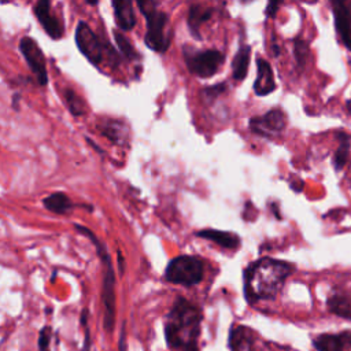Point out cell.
Instances as JSON below:
<instances>
[{"mask_svg":"<svg viewBox=\"0 0 351 351\" xmlns=\"http://www.w3.org/2000/svg\"><path fill=\"white\" fill-rule=\"evenodd\" d=\"M313 346L317 351H351V332L318 335Z\"/></svg>","mask_w":351,"mask_h":351,"instance_id":"obj_12","label":"cell"},{"mask_svg":"<svg viewBox=\"0 0 351 351\" xmlns=\"http://www.w3.org/2000/svg\"><path fill=\"white\" fill-rule=\"evenodd\" d=\"M271 51H273V56H278L280 55V52H281V48H280V44L276 41V38H274V36H273V38H271Z\"/></svg>","mask_w":351,"mask_h":351,"instance_id":"obj_31","label":"cell"},{"mask_svg":"<svg viewBox=\"0 0 351 351\" xmlns=\"http://www.w3.org/2000/svg\"><path fill=\"white\" fill-rule=\"evenodd\" d=\"M118 269H119V273L121 274H123V270H125V259H123V256H122V254H121V251L118 250Z\"/></svg>","mask_w":351,"mask_h":351,"instance_id":"obj_32","label":"cell"},{"mask_svg":"<svg viewBox=\"0 0 351 351\" xmlns=\"http://www.w3.org/2000/svg\"><path fill=\"white\" fill-rule=\"evenodd\" d=\"M81 326L84 328V344H82V348L80 351H89L90 350V333H89L88 322L81 324Z\"/></svg>","mask_w":351,"mask_h":351,"instance_id":"obj_29","label":"cell"},{"mask_svg":"<svg viewBox=\"0 0 351 351\" xmlns=\"http://www.w3.org/2000/svg\"><path fill=\"white\" fill-rule=\"evenodd\" d=\"M204 266L195 255H181L171 259L165 270V278L171 284L192 287L203 280Z\"/></svg>","mask_w":351,"mask_h":351,"instance_id":"obj_7","label":"cell"},{"mask_svg":"<svg viewBox=\"0 0 351 351\" xmlns=\"http://www.w3.org/2000/svg\"><path fill=\"white\" fill-rule=\"evenodd\" d=\"M51 335H52V330L49 326H44L40 333H38V340H37V344H38V350L40 351H49V341H51Z\"/></svg>","mask_w":351,"mask_h":351,"instance_id":"obj_27","label":"cell"},{"mask_svg":"<svg viewBox=\"0 0 351 351\" xmlns=\"http://www.w3.org/2000/svg\"><path fill=\"white\" fill-rule=\"evenodd\" d=\"M88 4H90V5H96L97 3H99V0H85Z\"/></svg>","mask_w":351,"mask_h":351,"instance_id":"obj_35","label":"cell"},{"mask_svg":"<svg viewBox=\"0 0 351 351\" xmlns=\"http://www.w3.org/2000/svg\"><path fill=\"white\" fill-rule=\"evenodd\" d=\"M74 229L90 240L103 265V285H101V303L104 307L103 326L107 333H112L114 325H115V271L111 262V256L106 245L89 228L80 223H74Z\"/></svg>","mask_w":351,"mask_h":351,"instance_id":"obj_3","label":"cell"},{"mask_svg":"<svg viewBox=\"0 0 351 351\" xmlns=\"http://www.w3.org/2000/svg\"><path fill=\"white\" fill-rule=\"evenodd\" d=\"M328 308L332 314L351 321V296L333 295L328 299Z\"/></svg>","mask_w":351,"mask_h":351,"instance_id":"obj_22","label":"cell"},{"mask_svg":"<svg viewBox=\"0 0 351 351\" xmlns=\"http://www.w3.org/2000/svg\"><path fill=\"white\" fill-rule=\"evenodd\" d=\"M346 108H347L348 114L351 115V99H350V100H347V103H346Z\"/></svg>","mask_w":351,"mask_h":351,"instance_id":"obj_34","label":"cell"},{"mask_svg":"<svg viewBox=\"0 0 351 351\" xmlns=\"http://www.w3.org/2000/svg\"><path fill=\"white\" fill-rule=\"evenodd\" d=\"M182 55L188 71L200 78L217 74L225 60V55L218 49H196L188 44L182 47Z\"/></svg>","mask_w":351,"mask_h":351,"instance_id":"obj_6","label":"cell"},{"mask_svg":"<svg viewBox=\"0 0 351 351\" xmlns=\"http://www.w3.org/2000/svg\"><path fill=\"white\" fill-rule=\"evenodd\" d=\"M140 12L145 18L147 32L144 36L145 45L158 52H167L171 44V30L169 27V15L158 8L156 0H134Z\"/></svg>","mask_w":351,"mask_h":351,"instance_id":"obj_4","label":"cell"},{"mask_svg":"<svg viewBox=\"0 0 351 351\" xmlns=\"http://www.w3.org/2000/svg\"><path fill=\"white\" fill-rule=\"evenodd\" d=\"M75 44L80 52L96 67L104 60H108L110 66L119 64V55L115 48L101 36H97L85 21H80L75 27Z\"/></svg>","mask_w":351,"mask_h":351,"instance_id":"obj_5","label":"cell"},{"mask_svg":"<svg viewBox=\"0 0 351 351\" xmlns=\"http://www.w3.org/2000/svg\"><path fill=\"white\" fill-rule=\"evenodd\" d=\"M19 51L23 55L33 77L36 78L40 86H45L48 84V71H47V60L45 55L41 51L37 41L29 36H25L19 40Z\"/></svg>","mask_w":351,"mask_h":351,"instance_id":"obj_8","label":"cell"},{"mask_svg":"<svg viewBox=\"0 0 351 351\" xmlns=\"http://www.w3.org/2000/svg\"><path fill=\"white\" fill-rule=\"evenodd\" d=\"M250 60H251V47L248 44H241L232 60V77L236 81H243L247 77Z\"/></svg>","mask_w":351,"mask_h":351,"instance_id":"obj_19","label":"cell"},{"mask_svg":"<svg viewBox=\"0 0 351 351\" xmlns=\"http://www.w3.org/2000/svg\"><path fill=\"white\" fill-rule=\"evenodd\" d=\"M240 1H241V3H251L252 0H240Z\"/></svg>","mask_w":351,"mask_h":351,"instance_id":"obj_36","label":"cell"},{"mask_svg":"<svg viewBox=\"0 0 351 351\" xmlns=\"http://www.w3.org/2000/svg\"><path fill=\"white\" fill-rule=\"evenodd\" d=\"M114 10V18L121 32H130L136 26V12L133 0H111Z\"/></svg>","mask_w":351,"mask_h":351,"instance_id":"obj_15","label":"cell"},{"mask_svg":"<svg viewBox=\"0 0 351 351\" xmlns=\"http://www.w3.org/2000/svg\"><path fill=\"white\" fill-rule=\"evenodd\" d=\"M196 236L210 240L228 250H237L240 247V237L236 233L217 230V229H204V230H199Z\"/></svg>","mask_w":351,"mask_h":351,"instance_id":"obj_17","label":"cell"},{"mask_svg":"<svg viewBox=\"0 0 351 351\" xmlns=\"http://www.w3.org/2000/svg\"><path fill=\"white\" fill-rule=\"evenodd\" d=\"M248 126L252 133L261 137L274 138L284 132L287 126V115L281 108H271L262 115L252 117Z\"/></svg>","mask_w":351,"mask_h":351,"instance_id":"obj_9","label":"cell"},{"mask_svg":"<svg viewBox=\"0 0 351 351\" xmlns=\"http://www.w3.org/2000/svg\"><path fill=\"white\" fill-rule=\"evenodd\" d=\"M293 55L296 60V67L299 70H303L308 59V44L302 37L293 38Z\"/></svg>","mask_w":351,"mask_h":351,"instance_id":"obj_25","label":"cell"},{"mask_svg":"<svg viewBox=\"0 0 351 351\" xmlns=\"http://www.w3.org/2000/svg\"><path fill=\"white\" fill-rule=\"evenodd\" d=\"M284 3V0H267V4H266V8H265V15L267 18H276L281 4Z\"/></svg>","mask_w":351,"mask_h":351,"instance_id":"obj_28","label":"cell"},{"mask_svg":"<svg viewBox=\"0 0 351 351\" xmlns=\"http://www.w3.org/2000/svg\"><path fill=\"white\" fill-rule=\"evenodd\" d=\"M276 81H274V73L270 66V63L263 59H256V78L254 81V93L256 96H267L269 93L276 90Z\"/></svg>","mask_w":351,"mask_h":351,"instance_id":"obj_13","label":"cell"},{"mask_svg":"<svg viewBox=\"0 0 351 351\" xmlns=\"http://www.w3.org/2000/svg\"><path fill=\"white\" fill-rule=\"evenodd\" d=\"M114 38H115V43H117L119 51H121V55L125 59H128V60H137L140 58L138 52L132 45L130 40L121 30H115L114 32Z\"/></svg>","mask_w":351,"mask_h":351,"instance_id":"obj_24","label":"cell"},{"mask_svg":"<svg viewBox=\"0 0 351 351\" xmlns=\"http://www.w3.org/2000/svg\"><path fill=\"white\" fill-rule=\"evenodd\" d=\"M19 100H21V95L19 93H14V96H12V108L15 110V111H19Z\"/></svg>","mask_w":351,"mask_h":351,"instance_id":"obj_33","label":"cell"},{"mask_svg":"<svg viewBox=\"0 0 351 351\" xmlns=\"http://www.w3.org/2000/svg\"><path fill=\"white\" fill-rule=\"evenodd\" d=\"M33 12L40 22L41 27L52 40H59L64 34V26L62 21L51 12V0H37Z\"/></svg>","mask_w":351,"mask_h":351,"instance_id":"obj_11","label":"cell"},{"mask_svg":"<svg viewBox=\"0 0 351 351\" xmlns=\"http://www.w3.org/2000/svg\"><path fill=\"white\" fill-rule=\"evenodd\" d=\"M336 32L343 45L351 51V0H330Z\"/></svg>","mask_w":351,"mask_h":351,"instance_id":"obj_10","label":"cell"},{"mask_svg":"<svg viewBox=\"0 0 351 351\" xmlns=\"http://www.w3.org/2000/svg\"><path fill=\"white\" fill-rule=\"evenodd\" d=\"M214 10L210 7H204L203 4H192L188 11V29L195 40H202L200 34V26L207 22L213 16Z\"/></svg>","mask_w":351,"mask_h":351,"instance_id":"obj_16","label":"cell"},{"mask_svg":"<svg viewBox=\"0 0 351 351\" xmlns=\"http://www.w3.org/2000/svg\"><path fill=\"white\" fill-rule=\"evenodd\" d=\"M118 348H119V351H126V335H125V324L122 325V329H121V337H119Z\"/></svg>","mask_w":351,"mask_h":351,"instance_id":"obj_30","label":"cell"},{"mask_svg":"<svg viewBox=\"0 0 351 351\" xmlns=\"http://www.w3.org/2000/svg\"><path fill=\"white\" fill-rule=\"evenodd\" d=\"M99 132L117 145H123L129 140V128L121 119L104 118L97 122Z\"/></svg>","mask_w":351,"mask_h":351,"instance_id":"obj_14","label":"cell"},{"mask_svg":"<svg viewBox=\"0 0 351 351\" xmlns=\"http://www.w3.org/2000/svg\"><path fill=\"white\" fill-rule=\"evenodd\" d=\"M43 206L48 211L60 214V215L70 213L75 207V204L71 202V199L63 192H53V193L48 195L47 197L43 199Z\"/></svg>","mask_w":351,"mask_h":351,"instance_id":"obj_20","label":"cell"},{"mask_svg":"<svg viewBox=\"0 0 351 351\" xmlns=\"http://www.w3.org/2000/svg\"><path fill=\"white\" fill-rule=\"evenodd\" d=\"M64 104L74 117H84L88 112V106L84 99L71 88L64 89Z\"/></svg>","mask_w":351,"mask_h":351,"instance_id":"obj_23","label":"cell"},{"mask_svg":"<svg viewBox=\"0 0 351 351\" xmlns=\"http://www.w3.org/2000/svg\"><path fill=\"white\" fill-rule=\"evenodd\" d=\"M226 90H228V84L226 82H218V84H214V85L204 86L200 90V96H202V100L204 103H211L218 96L223 95Z\"/></svg>","mask_w":351,"mask_h":351,"instance_id":"obj_26","label":"cell"},{"mask_svg":"<svg viewBox=\"0 0 351 351\" xmlns=\"http://www.w3.org/2000/svg\"><path fill=\"white\" fill-rule=\"evenodd\" d=\"M336 137L339 140V147L333 154V166L336 170H341L350 158V147H351V137L344 132H337Z\"/></svg>","mask_w":351,"mask_h":351,"instance_id":"obj_21","label":"cell"},{"mask_svg":"<svg viewBox=\"0 0 351 351\" xmlns=\"http://www.w3.org/2000/svg\"><path fill=\"white\" fill-rule=\"evenodd\" d=\"M292 271L293 265L273 258L252 262L244 270L245 298L250 302L274 299Z\"/></svg>","mask_w":351,"mask_h":351,"instance_id":"obj_1","label":"cell"},{"mask_svg":"<svg viewBox=\"0 0 351 351\" xmlns=\"http://www.w3.org/2000/svg\"><path fill=\"white\" fill-rule=\"evenodd\" d=\"M202 313L182 296L176 298L165 324V339L170 348L197 351Z\"/></svg>","mask_w":351,"mask_h":351,"instance_id":"obj_2","label":"cell"},{"mask_svg":"<svg viewBox=\"0 0 351 351\" xmlns=\"http://www.w3.org/2000/svg\"><path fill=\"white\" fill-rule=\"evenodd\" d=\"M252 332L243 326L234 325L229 333V348L230 351H252Z\"/></svg>","mask_w":351,"mask_h":351,"instance_id":"obj_18","label":"cell"}]
</instances>
